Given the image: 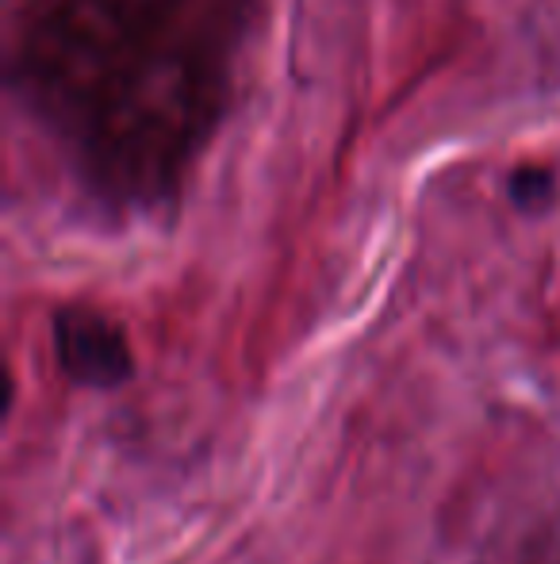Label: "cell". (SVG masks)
Segmentation results:
<instances>
[{
	"label": "cell",
	"mask_w": 560,
	"mask_h": 564,
	"mask_svg": "<svg viewBox=\"0 0 560 564\" xmlns=\"http://www.w3.org/2000/svg\"><path fill=\"white\" fill-rule=\"evenodd\" d=\"M250 15L254 0H46L12 85L100 204L154 212L227 112Z\"/></svg>",
	"instance_id": "6da1fadb"
},
{
	"label": "cell",
	"mask_w": 560,
	"mask_h": 564,
	"mask_svg": "<svg viewBox=\"0 0 560 564\" xmlns=\"http://www.w3.org/2000/svg\"><path fill=\"white\" fill-rule=\"evenodd\" d=\"M54 349L62 372L85 388H116L135 372L128 330L97 307H62L54 315Z\"/></svg>",
	"instance_id": "7a4b0ae2"
},
{
	"label": "cell",
	"mask_w": 560,
	"mask_h": 564,
	"mask_svg": "<svg viewBox=\"0 0 560 564\" xmlns=\"http://www.w3.org/2000/svg\"><path fill=\"white\" fill-rule=\"evenodd\" d=\"M507 193L518 212H546L557 200V177L549 170H541V165H526V170H518L510 177Z\"/></svg>",
	"instance_id": "3957f363"
}]
</instances>
